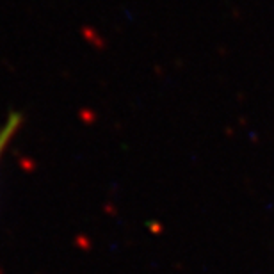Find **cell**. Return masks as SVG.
<instances>
[{"label":"cell","instance_id":"1","mask_svg":"<svg viewBox=\"0 0 274 274\" xmlns=\"http://www.w3.org/2000/svg\"><path fill=\"white\" fill-rule=\"evenodd\" d=\"M21 125V114L20 112H13L9 114V118L4 121V125L0 127V161H2V155L5 153V148L9 146L11 139L14 137V134L18 132Z\"/></svg>","mask_w":274,"mask_h":274}]
</instances>
